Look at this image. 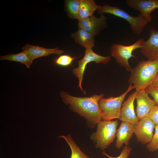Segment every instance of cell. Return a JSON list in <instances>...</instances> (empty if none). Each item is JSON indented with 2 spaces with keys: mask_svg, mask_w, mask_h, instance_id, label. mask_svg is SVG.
Returning <instances> with one entry per match:
<instances>
[{
  "mask_svg": "<svg viewBox=\"0 0 158 158\" xmlns=\"http://www.w3.org/2000/svg\"><path fill=\"white\" fill-rule=\"evenodd\" d=\"M155 133L150 142L147 144L146 147L150 152H154L158 150V126H155Z\"/></svg>",
  "mask_w": 158,
  "mask_h": 158,
  "instance_id": "obj_22",
  "label": "cell"
},
{
  "mask_svg": "<svg viewBox=\"0 0 158 158\" xmlns=\"http://www.w3.org/2000/svg\"><path fill=\"white\" fill-rule=\"evenodd\" d=\"M22 49L23 51L33 60L41 57L47 56L52 54H60L64 52L58 47L48 49L28 44H26Z\"/></svg>",
  "mask_w": 158,
  "mask_h": 158,
  "instance_id": "obj_14",
  "label": "cell"
},
{
  "mask_svg": "<svg viewBox=\"0 0 158 158\" xmlns=\"http://www.w3.org/2000/svg\"><path fill=\"white\" fill-rule=\"evenodd\" d=\"M144 40L140 39L134 43L128 46H125L118 43L114 44L111 48V56L114 58L117 63L125 68L128 71L130 72L132 68L128 60L132 57L136 58L132 54L135 50L142 47Z\"/></svg>",
  "mask_w": 158,
  "mask_h": 158,
  "instance_id": "obj_6",
  "label": "cell"
},
{
  "mask_svg": "<svg viewBox=\"0 0 158 158\" xmlns=\"http://www.w3.org/2000/svg\"><path fill=\"white\" fill-rule=\"evenodd\" d=\"M136 91L131 94L122 104L119 119L122 122H127L134 126L139 121L134 109V102L136 98Z\"/></svg>",
  "mask_w": 158,
  "mask_h": 158,
  "instance_id": "obj_12",
  "label": "cell"
},
{
  "mask_svg": "<svg viewBox=\"0 0 158 158\" xmlns=\"http://www.w3.org/2000/svg\"><path fill=\"white\" fill-rule=\"evenodd\" d=\"M136 91V98L137 105V116L138 119L147 116L150 110L155 104L148 96L145 90Z\"/></svg>",
  "mask_w": 158,
  "mask_h": 158,
  "instance_id": "obj_13",
  "label": "cell"
},
{
  "mask_svg": "<svg viewBox=\"0 0 158 158\" xmlns=\"http://www.w3.org/2000/svg\"><path fill=\"white\" fill-rule=\"evenodd\" d=\"M59 137L63 138L70 147L71 151V158H90L80 150L70 134L61 135Z\"/></svg>",
  "mask_w": 158,
  "mask_h": 158,
  "instance_id": "obj_19",
  "label": "cell"
},
{
  "mask_svg": "<svg viewBox=\"0 0 158 158\" xmlns=\"http://www.w3.org/2000/svg\"><path fill=\"white\" fill-rule=\"evenodd\" d=\"M94 36L91 33L80 28L71 35L76 43L85 49L92 48L95 46Z\"/></svg>",
  "mask_w": 158,
  "mask_h": 158,
  "instance_id": "obj_16",
  "label": "cell"
},
{
  "mask_svg": "<svg viewBox=\"0 0 158 158\" xmlns=\"http://www.w3.org/2000/svg\"><path fill=\"white\" fill-rule=\"evenodd\" d=\"M106 17L103 14L97 18L92 15L90 17L78 20L79 28L84 30L95 36L99 34L107 25Z\"/></svg>",
  "mask_w": 158,
  "mask_h": 158,
  "instance_id": "obj_11",
  "label": "cell"
},
{
  "mask_svg": "<svg viewBox=\"0 0 158 158\" xmlns=\"http://www.w3.org/2000/svg\"><path fill=\"white\" fill-rule=\"evenodd\" d=\"M118 123L115 121L102 120L97 124L96 131L90 135L96 148L104 150L114 141Z\"/></svg>",
  "mask_w": 158,
  "mask_h": 158,
  "instance_id": "obj_3",
  "label": "cell"
},
{
  "mask_svg": "<svg viewBox=\"0 0 158 158\" xmlns=\"http://www.w3.org/2000/svg\"><path fill=\"white\" fill-rule=\"evenodd\" d=\"M126 2L130 8L139 11L148 23L152 20V12L158 8V0H127Z\"/></svg>",
  "mask_w": 158,
  "mask_h": 158,
  "instance_id": "obj_9",
  "label": "cell"
},
{
  "mask_svg": "<svg viewBox=\"0 0 158 158\" xmlns=\"http://www.w3.org/2000/svg\"><path fill=\"white\" fill-rule=\"evenodd\" d=\"M150 89L158 90V72L152 83L145 90Z\"/></svg>",
  "mask_w": 158,
  "mask_h": 158,
  "instance_id": "obj_26",
  "label": "cell"
},
{
  "mask_svg": "<svg viewBox=\"0 0 158 158\" xmlns=\"http://www.w3.org/2000/svg\"><path fill=\"white\" fill-rule=\"evenodd\" d=\"M0 60H7L20 62L25 64L28 68H30L33 61V60L23 51L17 54H10L0 56Z\"/></svg>",
  "mask_w": 158,
  "mask_h": 158,
  "instance_id": "obj_18",
  "label": "cell"
},
{
  "mask_svg": "<svg viewBox=\"0 0 158 158\" xmlns=\"http://www.w3.org/2000/svg\"><path fill=\"white\" fill-rule=\"evenodd\" d=\"M135 88L132 84L130 83L126 91L117 97L111 96L107 98H101L98 104L102 113L103 120H111L112 119H119L122 103L127 94Z\"/></svg>",
  "mask_w": 158,
  "mask_h": 158,
  "instance_id": "obj_4",
  "label": "cell"
},
{
  "mask_svg": "<svg viewBox=\"0 0 158 158\" xmlns=\"http://www.w3.org/2000/svg\"><path fill=\"white\" fill-rule=\"evenodd\" d=\"M158 72V60H142L132 68L128 81L136 91L145 90L153 82Z\"/></svg>",
  "mask_w": 158,
  "mask_h": 158,
  "instance_id": "obj_2",
  "label": "cell"
},
{
  "mask_svg": "<svg viewBox=\"0 0 158 158\" xmlns=\"http://www.w3.org/2000/svg\"><path fill=\"white\" fill-rule=\"evenodd\" d=\"M145 90L148 95L150 94L153 98V100L155 105H158V90L150 89Z\"/></svg>",
  "mask_w": 158,
  "mask_h": 158,
  "instance_id": "obj_25",
  "label": "cell"
},
{
  "mask_svg": "<svg viewBox=\"0 0 158 158\" xmlns=\"http://www.w3.org/2000/svg\"><path fill=\"white\" fill-rule=\"evenodd\" d=\"M134 126L129 123L122 122L117 130L116 136V140L115 147L120 149L123 144L128 146L129 141L134 133Z\"/></svg>",
  "mask_w": 158,
  "mask_h": 158,
  "instance_id": "obj_15",
  "label": "cell"
},
{
  "mask_svg": "<svg viewBox=\"0 0 158 158\" xmlns=\"http://www.w3.org/2000/svg\"><path fill=\"white\" fill-rule=\"evenodd\" d=\"M111 59L110 56H103L95 52L92 48L86 49L84 57L78 61V67L74 69L72 71L73 74L78 79V87L84 93H85L82 87V83L83 74L87 64L92 61L95 62L97 64L101 63L106 64Z\"/></svg>",
  "mask_w": 158,
  "mask_h": 158,
  "instance_id": "obj_7",
  "label": "cell"
},
{
  "mask_svg": "<svg viewBox=\"0 0 158 158\" xmlns=\"http://www.w3.org/2000/svg\"><path fill=\"white\" fill-rule=\"evenodd\" d=\"M132 150V149L130 147L127 145H125L123 147L120 155L117 157H111L106 154L104 151L102 153L103 154L107 156L109 158H128Z\"/></svg>",
  "mask_w": 158,
  "mask_h": 158,
  "instance_id": "obj_23",
  "label": "cell"
},
{
  "mask_svg": "<svg viewBox=\"0 0 158 158\" xmlns=\"http://www.w3.org/2000/svg\"><path fill=\"white\" fill-rule=\"evenodd\" d=\"M97 10L101 15L104 13H108L125 19L130 24L132 31L137 35L141 34L148 23L140 14L137 16H133L117 6L106 4L100 6Z\"/></svg>",
  "mask_w": 158,
  "mask_h": 158,
  "instance_id": "obj_5",
  "label": "cell"
},
{
  "mask_svg": "<svg viewBox=\"0 0 158 158\" xmlns=\"http://www.w3.org/2000/svg\"><path fill=\"white\" fill-rule=\"evenodd\" d=\"M93 0H80L78 20L90 17L100 7Z\"/></svg>",
  "mask_w": 158,
  "mask_h": 158,
  "instance_id": "obj_17",
  "label": "cell"
},
{
  "mask_svg": "<svg viewBox=\"0 0 158 158\" xmlns=\"http://www.w3.org/2000/svg\"><path fill=\"white\" fill-rule=\"evenodd\" d=\"M80 4V0L65 1V10L70 18L78 20Z\"/></svg>",
  "mask_w": 158,
  "mask_h": 158,
  "instance_id": "obj_20",
  "label": "cell"
},
{
  "mask_svg": "<svg viewBox=\"0 0 158 158\" xmlns=\"http://www.w3.org/2000/svg\"><path fill=\"white\" fill-rule=\"evenodd\" d=\"M148 158H151L150 157H148Z\"/></svg>",
  "mask_w": 158,
  "mask_h": 158,
  "instance_id": "obj_27",
  "label": "cell"
},
{
  "mask_svg": "<svg viewBox=\"0 0 158 158\" xmlns=\"http://www.w3.org/2000/svg\"><path fill=\"white\" fill-rule=\"evenodd\" d=\"M62 100L72 111L86 120L87 125L90 129H94L97 124L102 121V113L98 102L104 95L95 94L90 97H78L71 95L61 91L60 93Z\"/></svg>",
  "mask_w": 158,
  "mask_h": 158,
  "instance_id": "obj_1",
  "label": "cell"
},
{
  "mask_svg": "<svg viewBox=\"0 0 158 158\" xmlns=\"http://www.w3.org/2000/svg\"><path fill=\"white\" fill-rule=\"evenodd\" d=\"M78 57H73L68 55H63L60 56L54 60V63L57 65L67 66L71 65L72 62Z\"/></svg>",
  "mask_w": 158,
  "mask_h": 158,
  "instance_id": "obj_21",
  "label": "cell"
},
{
  "mask_svg": "<svg viewBox=\"0 0 158 158\" xmlns=\"http://www.w3.org/2000/svg\"><path fill=\"white\" fill-rule=\"evenodd\" d=\"M152 121L147 116L140 119L134 126V133L137 140L143 144L150 142L155 128Z\"/></svg>",
  "mask_w": 158,
  "mask_h": 158,
  "instance_id": "obj_8",
  "label": "cell"
},
{
  "mask_svg": "<svg viewBox=\"0 0 158 158\" xmlns=\"http://www.w3.org/2000/svg\"><path fill=\"white\" fill-rule=\"evenodd\" d=\"M141 53L150 61L158 60V31L153 28L150 30L148 39L144 41L140 48Z\"/></svg>",
  "mask_w": 158,
  "mask_h": 158,
  "instance_id": "obj_10",
  "label": "cell"
},
{
  "mask_svg": "<svg viewBox=\"0 0 158 158\" xmlns=\"http://www.w3.org/2000/svg\"><path fill=\"white\" fill-rule=\"evenodd\" d=\"M147 116L152 121L155 126H158V105H155L152 107Z\"/></svg>",
  "mask_w": 158,
  "mask_h": 158,
  "instance_id": "obj_24",
  "label": "cell"
}]
</instances>
